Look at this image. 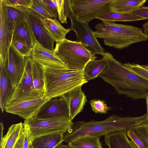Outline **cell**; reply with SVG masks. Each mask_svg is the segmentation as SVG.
Instances as JSON below:
<instances>
[{"instance_id": "6da1fadb", "label": "cell", "mask_w": 148, "mask_h": 148, "mask_svg": "<svg viewBox=\"0 0 148 148\" xmlns=\"http://www.w3.org/2000/svg\"><path fill=\"white\" fill-rule=\"evenodd\" d=\"M103 57L107 66L98 77L112 85L119 94L134 99H146L148 80L127 69L110 53H105Z\"/></svg>"}, {"instance_id": "7a4b0ae2", "label": "cell", "mask_w": 148, "mask_h": 148, "mask_svg": "<svg viewBox=\"0 0 148 148\" xmlns=\"http://www.w3.org/2000/svg\"><path fill=\"white\" fill-rule=\"evenodd\" d=\"M147 122V113L136 117H124L112 115L101 121H79L74 123L71 128L65 133L64 141L68 143L83 137H100L115 132L127 131Z\"/></svg>"}, {"instance_id": "3957f363", "label": "cell", "mask_w": 148, "mask_h": 148, "mask_svg": "<svg viewBox=\"0 0 148 148\" xmlns=\"http://www.w3.org/2000/svg\"><path fill=\"white\" fill-rule=\"evenodd\" d=\"M44 92L46 99L62 97L88 81L83 70L43 66Z\"/></svg>"}, {"instance_id": "277c9868", "label": "cell", "mask_w": 148, "mask_h": 148, "mask_svg": "<svg viewBox=\"0 0 148 148\" xmlns=\"http://www.w3.org/2000/svg\"><path fill=\"white\" fill-rule=\"evenodd\" d=\"M93 32L97 38L103 39L105 45L116 49H122L148 39L141 28L114 22L98 23Z\"/></svg>"}, {"instance_id": "5b68a950", "label": "cell", "mask_w": 148, "mask_h": 148, "mask_svg": "<svg viewBox=\"0 0 148 148\" xmlns=\"http://www.w3.org/2000/svg\"><path fill=\"white\" fill-rule=\"evenodd\" d=\"M54 51L67 68L71 69L83 70L89 61L97 58L81 44L66 39L56 42Z\"/></svg>"}, {"instance_id": "8992f818", "label": "cell", "mask_w": 148, "mask_h": 148, "mask_svg": "<svg viewBox=\"0 0 148 148\" xmlns=\"http://www.w3.org/2000/svg\"><path fill=\"white\" fill-rule=\"evenodd\" d=\"M73 123L69 118L42 119L36 116L25 120L23 123L32 140L37 137L54 133L64 134L71 128Z\"/></svg>"}, {"instance_id": "52a82bcc", "label": "cell", "mask_w": 148, "mask_h": 148, "mask_svg": "<svg viewBox=\"0 0 148 148\" xmlns=\"http://www.w3.org/2000/svg\"><path fill=\"white\" fill-rule=\"evenodd\" d=\"M113 0H71L72 10L79 21L88 24L93 19L111 10Z\"/></svg>"}, {"instance_id": "ba28073f", "label": "cell", "mask_w": 148, "mask_h": 148, "mask_svg": "<svg viewBox=\"0 0 148 148\" xmlns=\"http://www.w3.org/2000/svg\"><path fill=\"white\" fill-rule=\"evenodd\" d=\"M68 17L71 22V27L69 28L71 31H74L76 35V39L75 41L81 44L95 54H99L103 56L105 53L104 50L88 24L79 20L73 12L71 8Z\"/></svg>"}, {"instance_id": "9c48e42d", "label": "cell", "mask_w": 148, "mask_h": 148, "mask_svg": "<svg viewBox=\"0 0 148 148\" xmlns=\"http://www.w3.org/2000/svg\"><path fill=\"white\" fill-rule=\"evenodd\" d=\"M25 59L23 73L6 106L15 102L42 96L37 93L34 88L32 75V60L30 57H25Z\"/></svg>"}, {"instance_id": "30bf717a", "label": "cell", "mask_w": 148, "mask_h": 148, "mask_svg": "<svg viewBox=\"0 0 148 148\" xmlns=\"http://www.w3.org/2000/svg\"><path fill=\"white\" fill-rule=\"evenodd\" d=\"M25 65V57L11 43L5 59L1 67H3L5 70L14 89L23 75Z\"/></svg>"}, {"instance_id": "8fae6325", "label": "cell", "mask_w": 148, "mask_h": 148, "mask_svg": "<svg viewBox=\"0 0 148 148\" xmlns=\"http://www.w3.org/2000/svg\"><path fill=\"white\" fill-rule=\"evenodd\" d=\"M49 99L43 95L36 99L21 101L7 106L5 110L26 120L36 116L41 107Z\"/></svg>"}, {"instance_id": "7c38bea8", "label": "cell", "mask_w": 148, "mask_h": 148, "mask_svg": "<svg viewBox=\"0 0 148 148\" xmlns=\"http://www.w3.org/2000/svg\"><path fill=\"white\" fill-rule=\"evenodd\" d=\"M14 27V25L7 17L5 6L0 1V67L12 43Z\"/></svg>"}, {"instance_id": "4fadbf2b", "label": "cell", "mask_w": 148, "mask_h": 148, "mask_svg": "<svg viewBox=\"0 0 148 148\" xmlns=\"http://www.w3.org/2000/svg\"><path fill=\"white\" fill-rule=\"evenodd\" d=\"M27 20L36 41L44 48L52 51H54V44L56 41L45 27L42 21V18L29 10Z\"/></svg>"}, {"instance_id": "5bb4252c", "label": "cell", "mask_w": 148, "mask_h": 148, "mask_svg": "<svg viewBox=\"0 0 148 148\" xmlns=\"http://www.w3.org/2000/svg\"><path fill=\"white\" fill-rule=\"evenodd\" d=\"M36 116L42 119L70 118L67 102L62 97L50 99L42 106Z\"/></svg>"}, {"instance_id": "9a60e30c", "label": "cell", "mask_w": 148, "mask_h": 148, "mask_svg": "<svg viewBox=\"0 0 148 148\" xmlns=\"http://www.w3.org/2000/svg\"><path fill=\"white\" fill-rule=\"evenodd\" d=\"M30 57L32 60L42 66L67 68L66 65L54 51L44 48L36 41L32 48Z\"/></svg>"}, {"instance_id": "2e32d148", "label": "cell", "mask_w": 148, "mask_h": 148, "mask_svg": "<svg viewBox=\"0 0 148 148\" xmlns=\"http://www.w3.org/2000/svg\"><path fill=\"white\" fill-rule=\"evenodd\" d=\"M62 97L67 102L69 111V117L72 121L77 114L83 111L87 101L86 96L82 91L81 86H80Z\"/></svg>"}, {"instance_id": "e0dca14e", "label": "cell", "mask_w": 148, "mask_h": 148, "mask_svg": "<svg viewBox=\"0 0 148 148\" xmlns=\"http://www.w3.org/2000/svg\"><path fill=\"white\" fill-rule=\"evenodd\" d=\"M126 131L111 133L105 136L106 145L109 148H138L128 137Z\"/></svg>"}, {"instance_id": "ac0fdd59", "label": "cell", "mask_w": 148, "mask_h": 148, "mask_svg": "<svg viewBox=\"0 0 148 148\" xmlns=\"http://www.w3.org/2000/svg\"><path fill=\"white\" fill-rule=\"evenodd\" d=\"M12 40L21 42L33 48L36 40L27 19L14 25Z\"/></svg>"}, {"instance_id": "d6986e66", "label": "cell", "mask_w": 148, "mask_h": 148, "mask_svg": "<svg viewBox=\"0 0 148 148\" xmlns=\"http://www.w3.org/2000/svg\"><path fill=\"white\" fill-rule=\"evenodd\" d=\"M0 68V107L3 112L5 110L7 102L12 96L15 89L4 69L3 67Z\"/></svg>"}, {"instance_id": "ffe728a7", "label": "cell", "mask_w": 148, "mask_h": 148, "mask_svg": "<svg viewBox=\"0 0 148 148\" xmlns=\"http://www.w3.org/2000/svg\"><path fill=\"white\" fill-rule=\"evenodd\" d=\"M42 21L49 34L56 42L66 39V35L71 31L69 28L63 27L56 18H42Z\"/></svg>"}, {"instance_id": "44dd1931", "label": "cell", "mask_w": 148, "mask_h": 148, "mask_svg": "<svg viewBox=\"0 0 148 148\" xmlns=\"http://www.w3.org/2000/svg\"><path fill=\"white\" fill-rule=\"evenodd\" d=\"M63 141V134L56 133L34 138L32 144L33 148H55Z\"/></svg>"}, {"instance_id": "7402d4cb", "label": "cell", "mask_w": 148, "mask_h": 148, "mask_svg": "<svg viewBox=\"0 0 148 148\" xmlns=\"http://www.w3.org/2000/svg\"><path fill=\"white\" fill-rule=\"evenodd\" d=\"M102 22H114L115 21H134L145 20L143 18L131 13H124L111 10L107 11L97 17Z\"/></svg>"}, {"instance_id": "603a6c76", "label": "cell", "mask_w": 148, "mask_h": 148, "mask_svg": "<svg viewBox=\"0 0 148 148\" xmlns=\"http://www.w3.org/2000/svg\"><path fill=\"white\" fill-rule=\"evenodd\" d=\"M24 129L22 122L12 125L0 142V148H14Z\"/></svg>"}, {"instance_id": "cb8c5ba5", "label": "cell", "mask_w": 148, "mask_h": 148, "mask_svg": "<svg viewBox=\"0 0 148 148\" xmlns=\"http://www.w3.org/2000/svg\"><path fill=\"white\" fill-rule=\"evenodd\" d=\"M146 0H113L111 10L114 11L130 13L142 7Z\"/></svg>"}, {"instance_id": "d4e9b609", "label": "cell", "mask_w": 148, "mask_h": 148, "mask_svg": "<svg viewBox=\"0 0 148 148\" xmlns=\"http://www.w3.org/2000/svg\"><path fill=\"white\" fill-rule=\"evenodd\" d=\"M106 66V62L103 57L90 61L83 70L85 77L88 81L95 79L103 71Z\"/></svg>"}, {"instance_id": "484cf974", "label": "cell", "mask_w": 148, "mask_h": 148, "mask_svg": "<svg viewBox=\"0 0 148 148\" xmlns=\"http://www.w3.org/2000/svg\"><path fill=\"white\" fill-rule=\"evenodd\" d=\"M32 75L33 86L36 92L41 96H43L44 92L43 66L32 60Z\"/></svg>"}, {"instance_id": "4316f807", "label": "cell", "mask_w": 148, "mask_h": 148, "mask_svg": "<svg viewBox=\"0 0 148 148\" xmlns=\"http://www.w3.org/2000/svg\"><path fill=\"white\" fill-rule=\"evenodd\" d=\"M100 137L87 136L80 138L69 143L73 148H102Z\"/></svg>"}, {"instance_id": "83f0119b", "label": "cell", "mask_w": 148, "mask_h": 148, "mask_svg": "<svg viewBox=\"0 0 148 148\" xmlns=\"http://www.w3.org/2000/svg\"><path fill=\"white\" fill-rule=\"evenodd\" d=\"M5 7L8 19L14 25L27 19L29 10L12 6H5Z\"/></svg>"}, {"instance_id": "f1b7e54d", "label": "cell", "mask_w": 148, "mask_h": 148, "mask_svg": "<svg viewBox=\"0 0 148 148\" xmlns=\"http://www.w3.org/2000/svg\"><path fill=\"white\" fill-rule=\"evenodd\" d=\"M29 10L42 19L55 18L42 0H33V3Z\"/></svg>"}, {"instance_id": "f546056e", "label": "cell", "mask_w": 148, "mask_h": 148, "mask_svg": "<svg viewBox=\"0 0 148 148\" xmlns=\"http://www.w3.org/2000/svg\"><path fill=\"white\" fill-rule=\"evenodd\" d=\"M58 18L62 23H67V18L71 8V0H57Z\"/></svg>"}, {"instance_id": "4dcf8cb0", "label": "cell", "mask_w": 148, "mask_h": 148, "mask_svg": "<svg viewBox=\"0 0 148 148\" xmlns=\"http://www.w3.org/2000/svg\"><path fill=\"white\" fill-rule=\"evenodd\" d=\"M90 104L93 112L95 113L106 114L110 110L105 101L100 99H92L90 101Z\"/></svg>"}, {"instance_id": "1f68e13d", "label": "cell", "mask_w": 148, "mask_h": 148, "mask_svg": "<svg viewBox=\"0 0 148 148\" xmlns=\"http://www.w3.org/2000/svg\"><path fill=\"white\" fill-rule=\"evenodd\" d=\"M6 6L17 7L29 10L32 7L33 0H0Z\"/></svg>"}, {"instance_id": "d6a6232c", "label": "cell", "mask_w": 148, "mask_h": 148, "mask_svg": "<svg viewBox=\"0 0 148 148\" xmlns=\"http://www.w3.org/2000/svg\"><path fill=\"white\" fill-rule=\"evenodd\" d=\"M124 65L132 72L148 80V69L144 68L143 65L129 63H125Z\"/></svg>"}, {"instance_id": "836d02e7", "label": "cell", "mask_w": 148, "mask_h": 148, "mask_svg": "<svg viewBox=\"0 0 148 148\" xmlns=\"http://www.w3.org/2000/svg\"><path fill=\"white\" fill-rule=\"evenodd\" d=\"M132 130L140 136L147 148H148V122L136 126Z\"/></svg>"}, {"instance_id": "e575fe53", "label": "cell", "mask_w": 148, "mask_h": 148, "mask_svg": "<svg viewBox=\"0 0 148 148\" xmlns=\"http://www.w3.org/2000/svg\"><path fill=\"white\" fill-rule=\"evenodd\" d=\"M12 43L17 51L25 57H30L32 47L21 42L15 40H12Z\"/></svg>"}, {"instance_id": "d590c367", "label": "cell", "mask_w": 148, "mask_h": 148, "mask_svg": "<svg viewBox=\"0 0 148 148\" xmlns=\"http://www.w3.org/2000/svg\"><path fill=\"white\" fill-rule=\"evenodd\" d=\"M128 138L132 141L138 148H147L140 136L134 131L130 130L126 132Z\"/></svg>"}, {"instance_id": "8d00e7d4", "label": "cell", "mask_w": 148, "mask_h": 148, "mask_svg": "<svg viewBox=\"0 0 148 148\" xmlns=\"http://www.w3.org/2000/svg\"><path fill=\"white\" fill-rule=\"evenodd\" d=\"M42 1L55 18H58L57 0H42Z\"/></svg>"}, {"instance_id": "74e56055", "label": "cell", "mask_w": 148, "mask_h": 148, "mask_svg": "<svg viewBox=\"0 0 148 148\" xmlns=\"http://www.w3.org/2000/svg\"><path fill=\"white\" fill-rule=\"evenodd\" d=\"M130 13L139 16L145 19H148V6H142Z\"/></svg>"}, {"instance_id": "f35d334b", "label": "cell", "mask_w": 148, "mask_h": 148, "mask_svg": "<svg viewBox=\"0 0 148 148\" xmlns=\"http://www.w3.org/2000/svg\"><path fill=\"white\" fill-rule=\"evenodd\" d=\"M25 132L24 130L17 141L14 148H23L25 138Z\"/></svg>"}, {"instance_id": "ab89813d", "label": "cell", "mask_w": 148, "mask_h": 148, "mask_svg": "<svg viewBox=\"0 0 148 148\" xmlns=\"http://www.w3.org/2000/svg\"><path fill=\"white\" fill-rule=\"evenodd\" d=\"M25 138L23 148H28L30 143L32 141L29 138L27 131L24 128Z\"/></svg>"}, {"instance_id": "60d3db41", "label": "cell", "mask_w": 148, "mask_h": 148, "mask_svg": "<svg viewBox=\"0 0 148 148\" xmlns=\"http://www.w3.org/2000/svg\"><path fill=\"white\" fill-rule=\"evenodd\" d=\"M0 142H1L3 138V130L4 129V127L3 124L2 122L0 123Z\"/></svg>"}, {"instance_id": "b9f144b4", "label": "cell", "mask_w": 148, "mask_h": 148, "mask_svg": "<svg viewBox=\"0 0 148 148\" xmlns=\"http://www.w3.org/2000/svg\"><path fill=\"white\" fill-rule=\"evenodd\" d=\"M57 148H73L69 144L64 145L62 143L59 145Z\"/></svg>"}, {"instance_id": "7bdbcfd3", "label": "cell", "mask_w": 148, "mask_h": 148, "mask_svg": "<svg viewBox=\"0 0 148 148\" xmlns=\"http://www.w3.org/2000/svg\"><path fill=\"white\" fill-rule=\"evenodd\" d=\"M144 30H148V21L143 25Z\"/></svg>"}, {"instance_id": "ee69618b", "label": "cell", "mask_w": 148, "mask_h": 148, "mask_svg": "<svg viewBox=\"0 0 148 148\" xmlns=\"http://www.w3.org/2000/svg\"><path fill=\"white\" fill-rule=\"evenodd\" d=\"M146 100L147 106V117L148 119V95L146 97Z\"/></svg>"}, {"instance_id": "f6af8a7d", "label": "cell", "mask_w": 148, "mask_h": 148, "mask_svg": "<svg viewBox=\"0 0 148 148\" xmlns=\"http://www.w3.org/2000/svg\"><path fill=\"white\" fill-rule=\"evenodd\" d=\"M144 33L148 39V30H144Z\"/></svg>"}, {"instance_id": "bcb514c9", "label": "cell", "mask_w": 148, "mask_h": 148, "mask_svg": "<svg viewBox=\"0 0 148 148\" xmlns=\"http://www.w3.org/2000/svg\"><path fill=\"white\" fill-rule=\"evenodd\" d=\"M28 148H33L32 144V141L30 143Z\"/></svg>"}, {"instance_id": "7dc6e473", "label": "cell", "mask_w": 148, "mask_h": 148, "mask_svg": "<svg viewBox=\"0 0 148 148\" xmlns=\"http://www.w3.org/2000/svg\"><path fill=\"white\" fill-rule=\"evenodd\" d=\"M143 66L144 68L148 69V65H143Z\"/></svg>"}]
</instances>
